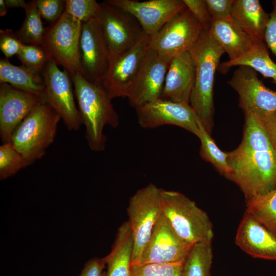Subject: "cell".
Masks as SVG:
<instances>
[{
	"instance_id": "cell-1",
	"label": "cell",
	"mask_w": 276,
	"mask_h": 276,
	"mask_svg": "<svg viewBox=\"0 0 276 276\" xmlns=\"http://www.w3.org/2000/svg\"><path fill=\"white\" fill-rule=\"evenodd\" d=\"M241 143L227 152L229 180L241 190L246 201L276 189V150L258 120L244 113Z\"/></svg>"
},
{
	"instance_id": "cell-2",
	"label": "cell",
	"mask_w": 276,
	"mask_h": 276,
	"mask_svg": "<svg viewBox=\"0 0 276 276\" xmlns=\"http://www.w3.org/2000/svg\"><path fill=\"white\" fill-rule=\"evenodd\" d=\"M189 52L195 66V82L189 104L203 128L211 135L214 126L215 75L225 52L209 30L203 31Z\"/></svg>"
},
{
	"instance_id": "cell-3",
	"label": "cell",
	"mask_w": 276,
	"mask_h": 276,
	"mask_svg": "<svg viewBox=\"0 0 276 276\" xmlns=\"http://www.w3.org/2000/svg\"><path fill=\"white\" fill-rule=\"evenodd\" d=\"M79 111L86 129L85 136L90 149L94 151H104L106 137L104 127H117L119 116L111 103V99L100 86L85 79L82 75H70Z\"/></svg>"
},
{
	"instance_id": "cell-4",
	"label": "cell",
	"mask_w": 276,
	"mask_h": 276,
	"mask_svg": "<svg viewBox=\"0 0 276 276\" xmlns=\"http://www.w3.org/2000/svg\"><path fill=\"white\" fill-rule=\"evenodd\" d=\"M161 209L174 231L189 244L212 243L214 232L208 215L185 195L161 189Z\"/></svg>"
},
{
	"instance_id": "cell-5",
	"label": "cell",
	"mask_w": 276,
	"mask_h": 276,
	"mask_svg": "<svg viewBox=\"0 0 276 276\" xmlns=\"http://www.w3.org/2000/svg\"><path fill=\"white\" fill-rule=\"evenodd\" d=\"M60 119L42 99L15 129L10 142L29 165L45 155L55 140Z\"/></svg>"
},
{
	"instance_id": "cell-6",
	"label": "cell",
	"mask_w": 276,
	"mask_h": 276,
	"mask_svg": "<svg viewBox=\"0 0 276 276\" xmlns=\"http://www.w3.org/2000/svg\"><path fill=\"white\" fill-rule=\"evenodd\" d=\"M82 24L64 12L57 21L45 28L41 47L49 60L70 75H81L79 45Z\"/></svg>"
},
{
	"instance_id": "cell-7",
	"label": "cell",
	"mask_w": 276,
	"mask_h": 276,
	"mask_svg": "<svg viewBox=\"0 0 276 276\" xmlns=\"http://www.w3.org/2000/svg\"><path fill=\"white\" fill-rule=\"evenodd\" d=\"M127 212L134 239L132 266L139 263L162 214L161 189L151 183L138 190L130 198Z\"/></svg>"
},
{
	"instance_id": "cell-8",
	"label": "cell",
	"mask_w": 276,
	"mask_h": 276,
	"mask_svg": "<svg viewBox=\"0 0 276 276\" xmlns=\"http://www.w3.org/2000/svg\"><path fill=\"white\" fill-rule=\"evenodd\" d=\"M97 18L108 51L110 63L132 48L144 31L131 14L105 1Z\"/></svg>"
},
{
	"instance_id": "cell-9",
	"label": "cell",
	"mask_w": 276,
	"mask_h": 276,
	"mask_svg": "<svg viewBox=\"0 0 276 276\" xmlns=\"http://www.w3.org/2000/svg\"><path fill=\"white\" fill-rule=\"evenodd\" d=\"M204 29L187 8L178 13L151 36L150 49L168 61L189 51Z\"/></svg>"
},
{
	"instance_id": "cell-10",
	"label": "cell",
	"mask_w": 276,
	"mask_h": 276,
	"mask_svg": "<svg viewBox=\"0 0 276 276\" xmlns=\"http://www.w3.org/2000/svg\"><path fill=\"white\" fill-rule=\"evenodd\" d=\"M41 74L44 81L42 99L58 114L68 130H78L83 123L75 102L70 74L61 71L50 60Z\"/></svg>"
},
{
	"instance_id": "cell-11",
	"label": "cell",
	"mask_w": 276,
	"mask_h": 276,
	"mask_svg": "<svg viewBox=\"0 0 276 276\" xmlns=\"http://www.w3.org/2000/svg\"><path fill=\"white\" fill-rule=\"evenodd\" d=\"M227 83L238 93L244 114L260 119L276 110V91L267 87L252 68L238 66Z\"/></svg>"
},
{
	"instance_id": "cell-12",
	"label": "cell",
	"mask_w": 276,
	"mask_h": 276,
	"mask_svg": "<svg viewBox=\"0 0 276 276\" xmlns=\"http://www.w3.org/2000/svg\"><path fill=\"white\" fill-rule=\"evenodd\" d=\"M81 75L89 82L102 87L110 59L97 18L83 23L79 45Z\"/></svg>"
},
{
	"instance_id": "cell-13",
	"label": "cell",
	"mask_w": 276,
	"mask_h": 276,
	"mask_svg": "<svg viewBox=\"0 0 276 276\" xmlns=\"http://www.w3.org/2000/svg\"><path fill=\"white\" fill-rule=\"evenodd\" d=\"M192 246L176 233L162 212L137 264L183 263Z\"/></svg>"
},
{
	"instance_id": "cell-14",
	"label": "cell",
	"mask_w": 276,
	"mask_h": 276,
	"mask_svg": "<svg viewBox=\"0 0 276 276\" xmlns=\"http://www.w3.org/2000/svg\"><path fill=\"white\" fill-rule=\"evenodd\" d=\"M136 110L137 122L144 128L164 125L180 127L197 136L199 121L189 104L159 98Z\"/></svg>"
},
{
	"instance_id": "cell-15",
	"label": "cell",
	"mask_w": 276,
	"mask_h": 276,
	"mask_svg": "<svg viewBox=\"0 0 276 276\" xmlns=\"http://www.w3.org/2000/svg\"><path fill=\"white\" fill-rule=\"evenodd\" d=\"M151 36L144 33L130 50L110 63L102 87L111 99L126 97L143 61L150 50Z\"/></svg>"
},
{
	"instance_id": "cell-16",
	"label": "cell",
	"mask_w": 276,
	"mask_h": 276,
	"mask_svg": "<svg viewBox=\"0 0 276 276\" xmlns=\"http://www.w3.org/2000/svg\"><path fill=\"white\" fill-rule=\"evenodd\" d=\"M170 62L150 50L126 98L135 109L160 98Z\"/></svg>"
},
{
	"instance_id": "cell-17",
	"label": "cell",
	"mask_w": 276,
	"mask_h": 276,
	"mask_svg": "<svg viewBox=\"0 0 276 276\" xmlns=\"http://www.w3.org/2000/svg\"><path fill=\"white\" fill-rule=\"evenodd\" d=\"M107 3L132 15L144 32L152 36L178 13L187 8L183 0H107Z\"/></svg>"
},
{
	"instance_id": "cell-18",
	"label": "cell",
	"mask_w": 276,
	"mask_h": 276,
	"mask_svg": "<svg viewBox=\"0 0 276 276\" xmlns=\"http://www.w3.org/2000/svg\"><path fill=\"white\" fill-rule=\"evenodd\" d=\"M42 100L34 94L0 83V136L3 143L11 141L15 129Z\"/></svg>"
},
{
	"instance_id": "cell-19",
	"label": "cell",
	"mask_w": 276,
	"mask_h": 276,
	"mask_svg": "<svg viewBox=\"0 0 276 276\" xmlns=\"http://www.w3.org/2000/svg\"><path fill=\"white\" fill-rule=\"evenodd\" d=\"M235 242L254 258L276 260V234L246 211L238 227Z\"/></svg>"
},
{
	"instance_id": "cell-20",
	"label": "cell",
	"mask_w": 276,
	"mask_h": 276,
	"mask_svg": "<svg viewBox=\"0 0 276 276\" xmlns=\"http://www.w3.org/2000/svg\"><path fill=\"white\" fill-rule=\"evenodd\" d=\"M195 78L194 62L190 52H185L170 61L160 98L189 104Z\"/></svg>"
},
{
	"instance_id": "cell-21",
	"label": "cell",
	"mask_w": 276,
	"mask_h": 276,
	"mask_svg": "<svg viewBox=\"0 0 276 276\" xmlns=\"http://www.w3.org/2000/svg\"><path fill=\"white\" fill-rule=\"evenodd\" d=\"M229 57L237 60L250 52L255 43L251 37L232 18L212 20L209 30Z\"/></svg>"
},
{
	"instance_id": "cell-22",
	"label": "cell",
	"mask_w": 276,
	"mask_h": 276,
	"mask_svg": "<svg viewBox=\"0 0 276 276\" xmlns=\"http://www.w3.org/2000/svg\"><path fill=\"white\" fill-rule=\"evenodd\" d=\"M133 248L132 231L128 221H126L118 228L111 250L104 257L107 270L103 276H131Z\"/></svg>"
},
{
	"instance_id": "cell-23",
	"label": "cell",
	"mask_w": 276,
	"mask_h": 276,
	"mask_svg": "<svg viewBox=\"0 0 276 276\" xmlns=\"http://www.w3.org/2000/svg\"><path fill=\"white\" fill-rule=\"evenodd\" d=\"M232 17L255 44L264 42L269 14L264 10L259 0H235Z\"/></svg>"
},
{
	"instance_id": "cell-24",
	"label": "cell",
	"mask_w": 276,
	"mask_h": 276,
	"mask_svg": "<svg viewBox=\"0 0 276 276\" xmlns=\"http://www.w3.org/2000/svg\"><path fill=\"white\" fill-rule=\"evenodd\" d=\"M3 83L41 97L44 89L43 79L39 73L22 65H14L6 58L0 60V83Z\"/></svg>"
},
{
	"instance_id": "cell-25",
	"label": "cell",
	"mask_w": 276,
	"mask_h": 276,
	"mask_svg": "<svg viewBox=\"0 0 276 276\" xmlns=\"http://www.w3.org/2000/svg\"><path fill=\"white\" fill-rule=\"evenodd\" d=\"M240 65L252 68L264 78H270L276 84V63L270 57L264 42L255 44L250 52L237 60L222 62L220 67L224 69Z\"/></svg>"
},
{
	"instance_id": "cell-26",
	"label": "cell",
	"mask_w": 276,
	"mask_h": 276,
	"mask_svg": "<svg viewBox=\"0 0 276 276\" xmlns=\"http://www.w3.org/2000/svg\"><path fill=\"white\" fill-rule=\"evenodd\" d=\"M212 261V243L195 244L183 262L181 276H210Z\"/></svg>"
},
{
	"instance_id": "cell-27",
	"label": "cell",
	"mask_w": 276,
	"mask_h": 276,
	"mask_svg": "<svg viewBox=\"0 0 276 276\" xmlns=\"http://www.w3.org/2000/svg\"><path fill=\"white\" fill-rule=\"evenodd\" d=\"M24 9L25 18L16 34L24 44L41 45L45 28L34 0L27 2Z\"/></svg>"
},
{
	"instance_id": "cell-28",
	"label": "cell",
	"mask_w": 276,
	"mask_h": 276,
	"mask_svg": "<svg viewBox=\"0 0 276 276\" xmlns=\"http://www.w3.org/2000/svg\"><path fill=\"white\" fill-rule=\"evenodd\" d=\"M245 211L276 234V189L247 201Z\"/></svg>"
},
{
	"instance_id": "cell-29",
	"label": "cell",
	"mask_w": 276,
	"mask_h": 276,
	"mask_svg": "<svg viewBox=\"0 0 276 276\" xmlns=\"http://www.w3.org/2000/svg\"><path fill=\"white\" fill-rule=\"evenodd\" d=\"M199 126V132L197 137L200 141L199 153L201 157L210 163L221 175L229 179L232 170L228 164L227 152H223L219 148L200 122Z\"/></svg>"
},
{
	"instance_id": "cell-30",
	"label": "cell",
	"mask_w": 276,
	"mask_h": 276,
	"mask_svg": "<svg viewBox=\"0 0 276 276\" xmlns=\"http://www.w3.org/2000/svg\"><path fill=\"white\" fill-rule=\"evenodd\" d=\"M29 164L16 149L11 142L0 146V179L4 180L15 175Z\"/></svg>"
},
{
	"instance_id": "cell-31",
	"label": "cell",
	"mask_w": 276,
	"mask_h": 276,
	"mask_svg": "<svg viewBox=\"0 0 276 276\" xmlns=\"http://www.w3.org/2000/svg\"><path fill=\"white\" fill-rule=\"evenodd\" d=\"M101 9L95 0H65L64 12L82 23L97 18Z\"/></svg>"
},
{
	"instance_id": "cell-32",
	"label": "cell",
	"mask_w": 276,
	"mask_h": 276,
	"mask_svg": "<svg viewBox=\"0 0 276 276\" xmlns=\"http://www.w3.org/2000/svg\"><path fill=\"white\" fill-rule=\"evenodd\" d=\"M183 263L131 266V276H181Z\"/></svg>"
},
{
	"instance_id": "cell-33",
	"label": "cell",
	"mask_w": 276,
	"mask_h": 276,
	"mask_svg": "<svg viewBox=\"0 0 276 276\" xmlns=\"http://www.w3.org/2000/svg\"><path fill=\"white\" fill-rule=\"evenodd\" d=\"M17 56L22 65L37 73H42L49 61L41 45L24 44Z\"/></svg>"
},
{
	"instance_id": "cell-34",
	"label": "cell",
	"mask_w": 276,
	"mask_h": 276,
	"mask_svg": "<svg viewBox=\"0 0 276 276\" xmlns=\"http://www.w3.org/2000/svg\"><path fill=\"white\" fill-rule=\"evenodd\" d=\"M42 18L50 24L57 21L65 10L64 0H34Z\"/></svg>"
},
{
	"instance_id": "cell-35",
	"label": "cell",
	"mask_w": 276,
	"mask_h": 276,
	"mask_svg": "<svg viewBox=\"0 0 276 276\" xmlns=\"http://www.w3.org/2000/svg\"><path fill=\"white\" fill-rule=\"evenodd\" d=\"M24 45L12 29L0 30V49L6 58L17 55Z\"/></svg>"
},
{
	"instance_id": "cell-36",
	"label": "cell",
	"mask_w": 276,
	"mask_h": 276,
	"mask_svg": "<svg viewBox=\"0 0 276 276\" xmlns=\"http://www.w3.org/2000/svg\"><path fill=\"white\" fill-rule=\"evenodd\" d=\"M183 1L204 30H209L212 19L205 0H183Z\"/></svg>"
},
{
	"instance_id": "cell-37",
	"label": "cell",
	"mask_w": 276,
	"mask_h": 276,
	"mask_svg": "<svg viewBox=\"0 0 276 276\" xmlns=\"http://www.w3.org/2000/svg\"><path fill=\"white\" fill-rule=\"evenodd\" d=\"M235 0H205L212 20H221L232 17Z\"/></svg>"
},
{
	"instance_id": "cell-38",
	"label": "cell",
	"mask_w": 276,
	"mask_h": 276,
	"mask_svg": "<svg viewBox=\"0 0 276 276\" xmlns=\"http://www.w3.org/2000/svg\"><path fill=\"white\" fill-rule=\"evenodd\" d=\"M272 10L265 30L264 41L268 49L276 57V0L271 2Z\"/></svg>"
},
{
	"instance_id": "cell-39",
	"label": "cell",
	"mask_w": 276,
	"mask_h": 276,
	"mask_svg": "<svg viewBox=\"0 0 276 276\" xmlns=\"http://www.w3.org/2000/svg\"><path fill=\"white\" fill-rule=\"evenodd\" d=\"M257 119L276 150V110L261 118Z\"/></svg>"
},
{
	"instance_id": "cell-40",
	"label": "cell",
	"mask_w": 276,
	"mask_h": 276,
	"mask_svg": "<svg viewBox=\"0 0 276 276\" xmlns=\"http://www.w3.org/2000/svg\"><path fill=\"white\" fill-rule=\"evenodd\" d=\"M105 265L104 257L91 259L86 263L79 276H103Z\"/></svg>"
},
{
	"instance_id": "cell-41",
	"label": "cell",
	"mask_w": 276,
	"mask_h": 276,
	"mask_svg": "<svg viewBox=\"0 0 276 276\" xmlns=\"http://www.w3.org/2000/svg\"><path fill=\"white\" fill-rule=\"evenodd\" d=\"M7 7L8 8H24L26 4L24 0H5Z\"/></svg>"
},
{
	"instance_id": "cell-42",
	"label": "cell",
	"mask_w": 276,
	"mask_h": 276,
	"mask_svg": "<svg viewBox=\"0 0 276 276\" xmlns=\"http://www.w3.org/2000/svg\"><path fill=\"white\" fill-rule=\"evenodd\" d=\"M8 10L5 0H0V15L4 16L6 15Z\"/></svg>"
}]
</instances>
